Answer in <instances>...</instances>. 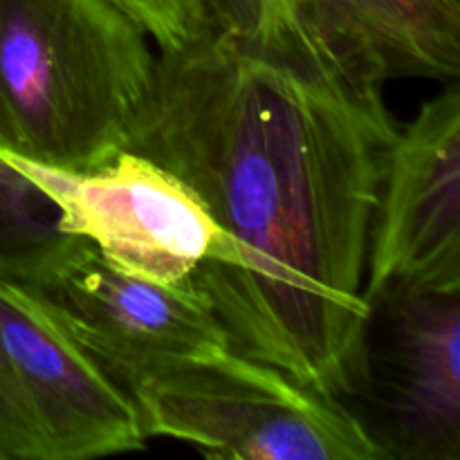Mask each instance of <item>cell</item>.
I'll return each mask as SVG.
<instances>
[{"mask_svg":"<svg viewBox=\"0 0 460 460\" xmlns=\"http://www.w3.org/2000/svg\"><path fill=\"white\" fill-rule=\"evenodd\" d=\"M111 0H0V155L90 171L126 148L155 79Z\"/></svg>","mask_w":460,"mask_h":460,"instance_id":"cell-2","label":"cell"},{"mask_svg":"<svg viewBox=\"0 0 460 460\" xmlns=\"http://www.w3.org/2000/svg\"><path fill=\"white\" fill-rule=\"evenodd\" d=\"M12 162L58 209V225L117 270L182 286L227 259L229 241L200 198L166 166L133 151L90 171Z\"/></svg>","mask_w":460,"mask_h":460,"instance_id":"cell-5","label":"cell"},{"mask_svg":"<svg viewBox=\"0 0 460 460\" xmlns=\"http://www.w3.org/2000/svg\"><path fill=\"white\" fill-rule=\"evenodd\" d=\"M75 238L58 225L57 205L0 155V277L34 286Z\"/></svg>","mask_w":460,"mask_h":460,"instance_id":"cell-10","label":"cell"},{"mask_svg":"<svg viewBox=\"0 0 460 460\" xmlns=\"http://www.w3.org/2000/svg\"><path fill=\"white\" fill-rule=\"evenodd\" d=\"M196 30L259 36L274 27L270 0H187Z\"/></svg>","mask_w":460,"mask_h":460,"instance_id":"cell-12","label":"cell"},{"mask_svg":"<svg viewBox=\"0 0 460 460\" xmlns=\"http://www.w3.org/2000/svg\"><path fill=\"white\" fill-rule=\"evenodd\" d=\"M31 288L128 395L146 377L232 350L193 283L166 286L121 272L79 236Z\"/></svg>","mask_w":460,"mask_h":460,"instance_id":"cell-7","label":"cell"},{"mask_svg":"<svg viewBox=\"0 0 460 460\" xmlns=\"http://www.w3.org/2000/svg\"><path fill=\"white\" fill-rule=\"evenodd\" d=\"M153 39L160 52L178 49L198 34L187 0H111Z\"/></svg>","mask_w":460,"mask_h":460,"instance_id":"cell-11","label":"cell"},{"mask_svg":"<svg viewBox=\"0 0 460 460\" xmlns=\"http://www.w3.org/2000/svg\"><path fill=\"white\" fill-rule=\"evenodd\" d=\"M270 9L274 27L299 13L385 81L458 75V0H270Z\"/></svg>","mask_w":460,"mask_h":460,"instance_id":"cell-9","label":"cell"},{"mask_svg":"<svg viewBox=\"0 0 460 460\" xmlns=\"http://www.w3.org/2000/svg\"><path fill=\"white\" fill-rule=\"evenodd\" d=\"M133 398L31 286L0 277V460L144 449Z\"/></svg>","mask_w":460,"mask_h":460,"instance_id":"cell-4","label":"cell"},{"mask_svg":"<svg viewBox=\"0 0 460 460\" xmlns=\"http://www.w3.org/2000/svg\"><path fill=\"white\" fill-rule=\"evenodd\" d=\"M386 81L292 16L157 54L124 151L189 184L229 241L193 288L232 350L340 400L364 371L373 218L398 124Z\"/></svg>","mask_w":460,"mask_h":460,"instance_id":"cell-1","label":"cell"},{"mask_svg":"<svg viewBox=\"0 0 460 460\" xmlns=\"http://www.w3.org/2000/svg\"><path fill=\"white\" fill-rule=\"evenodd\" d=\"M130 398L146 438L182 440L211 458H380L359 418L340 400L236 350L146 377Z\"/></svg>","mask_w":460,"mask_h":460,"instance_id":"cell-3","label":"cell"},{"mask_svg":"<svg viewBox=\"0 0 460 460\" xmlns=\"http://www.w3.org/2000/svg\"><path fill=\"white\" fill-rule=\"evenodd\" d=\"M394 288H460V93L452 84L398 130L382 182L364 301Z\"/></svg>","mask_w":460,"mask_h":460,"instance_id":"cell-8","label":"cell"},{"mask_svg":"<svg viewBox=\"0 0 460 460\" xmlns=\"http://www.w3.org/2000/svg\"><path fill=\"white\" fill-rule=\"evenodd\" d=\"M364 371L380 458H460V288H394L367 301Z\"/></svg>","mask_w":460,"mask_h":460,"instance_id":"cell-6","label":"cell"}]
</instances>
